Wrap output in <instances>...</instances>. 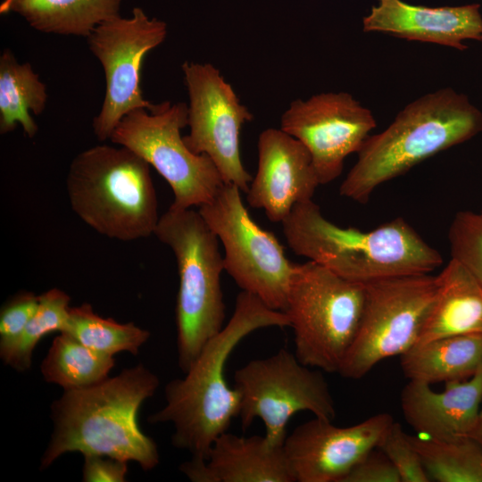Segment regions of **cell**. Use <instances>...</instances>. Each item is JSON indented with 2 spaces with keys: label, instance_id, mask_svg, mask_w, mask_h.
I'll return each mask as SVG.
<instances>
[{
  "label": "cell",
  "instance_id": "4fadbf2b",
  "mask_svg": "<svg viewBox=\"0 0 482 482\" xmlns=\"http://www.w3.org/2000/svg\"><path fill=\"white\" fill-rule=\"evenodd\" d=\"M182 71L188 94L185 144L211 158L224 184L246 193L253 178L241 159L240 133L253 114L212 64L185 62Z\"/></svg>",
  "mask_w": 482,
  "mask_h": 482
},
{
  "label": "cell",
  "instance_id": "6da1fadb",
  "mask_svg": "<svg viewBox=\"0 0 482 482\" xmlns=\"http://www.w3.org/2000/svg\"><path fill=\"white\" fill-rule=\"evenodd\" d=\"M270 327H290L287 314L241 291L231 318L204 346L184 378L166 385V403L148 421L172 424V445L192 459L206 460L214 440L228 431L240 410V394L226 380L227 361L245 337Z\"/></svg>",
  "mask_w": 482,
  "mask_h": 482
},
{
  "label": "cell",
  "instance_id": "d6986e66",
  "mask_svg": "<svg viewBox=\"0 0 482 482\" xmlns=\"http://www.w3.org/2000/svg\"><path fill=\"white\" fill-rule=\"evenodd\" d=\"M180 470L194 482H295L284 445L228 431L214 440L206 460L191 459Z\"/></svg>",
  "mask_w": 482,
  "mask_h": 482
},
{
  "label": "cell",
  "instance_id": "4316f807",
  "mask_svg": "<svg viewBox=\"0 0 482 482\" xmlns=\"http://www.w3.org/2000/svg\"><path fill=\"white\" fill-rule=\"evenodd\" d=\"M38 306L20 339L2 361L17 371H26L32 364L35 347L47 334L62 332L70 314L71 298L64 291L52 288L38 295Z\"/></svg>",
  "mask_w": 482,
  "mask_h": 482
},
{
  "label": "cell",
  "instance_id": "7a4b0ae2",
  "mask_svg": "<svg viewBox=\"0 0 482 482\" xmlns=\"http://www.w3.org/2000/svg\"><path fill=\"white\" fill-rule=\"evenodd\" d=\"M158 386V377L138 363L91 386L64 390L51 406L54 429L40 470L75 452L132 461L144 470L154 469L158 448L141 430L137 414Z\"/></svg>",
  "mask_w": 482,
  "mask_h": 482
},
{
  "label": "cell",
  "instance_id": "ba28073f",
  "mask_svg": "<svg viewBox=\"0 0 482 482\" xmlns=\"http://www.w3.org/2000/svg\"><path fill=\"white\" fill-rule=\"evenodd\" d=\"M187 126V104L170 101L154 104L127 113L110 140L134 152L170 185L171 207L188 209L211 201L224 185L213 162L193 153L181 129Z\"/></svg>",
  "mask_w": 482,
  "mask_h": 482
},
{
  "label": "cell",
  "instance_id": "836d02e7",
  "mask_svg": "<svg viewBox=\"0 0 482 482\" xmlns=\"http://www.w3.org/2000/svg\"><path fill=\"white\" fill-rule=\"evenodd\" d=\"M479 213H480V214H481V216H482V211H481V212H479Z\"/></svg>",
  "mask_w": 482,
  "mask_h": 482
},
{
  "label": "cell",
  "instance_id": "1f68e13d",
  "mask_svg": "<svg viewBox=\"0 0 482 482\" xmlns=\"http://www.w3.org/2000/svg\"><path fill=\"white\" fill-rule=\"evenodd\" d=\"M128 461L103 455L84 456V482H124Z\"/></svg>",
  "mask_w": 482,
  "mask_h": 482
},
{
  "label": "cell",
  "instance_id": "d4e9b609",
  "mask_svg": "<svg viewBox=\"0 0 482 482\" xmlns=\"http://www.w3.org/2000/svg\"><path fill=\"white\" fill-rule=\"evenodd\" d=\"M409 437L431 480L482 482V445L473 437Z\"/></svg>",
  "mask_w": 482,
  "mask_h": 482
},
{
  "label": "cell",
  "instance_id": "7c38bea8",
  "mask_svg": "<svg viewBox=\"0 0 482 482\" xmlns=\"http://www.w3.org/2000/svg\"><path fill=\"white\" fill-rule=\"evenodd\" d=\"M167 33L164 21L135 7L130 17L120 15L104 21L86 37L105 78L104 101L93 120L94 134L99 141L110 139L129 112L153 106L142 93L141 70L146 54L165 40Z\"/></svg>",
  "mask_w": 482,
  "mask_h": 482
},
{
  "label": "cell",
  "instance_id": "ffe728a7",
  "mask_svg": "<svg viewBox=\"0 0 482 482\" xmlns=\"http://www.w3.org/2000/svg\"><path fill=\"white\" fill-rule=\"evenodd\" d=\"M436 294L418 343L451 336L482 335V284L451 258L436 276Z\"/></svg>",
  "mask_w": 482,
  "mask_h": 482
},
{
  "label": "cell",
  "instance_id": "484cf974",
  "mask_svg": "<svg viewBox=\"0 0 482 482\" xmlns=\"http://www.w3.org/2000/svg\"><path fill=\"white\" fill-rule=\"evenodd\" d=\"M62 332L96 352L112 356L121 352L136 355L150 337L148 330L133 322L119 323L99 316L89 303L70 308Z\"/></svg>",
  "mask_w": 482,
  "mask_h": 482
},
{
  "label": "cell",
  "instance_id": "d6a6232c",
  "mask_svg": "<svg viewBox=\"0 0 482 482\" xmlns=\"http://www.w3.org/2000/svg\"><path fill=\"white\" fill-rule=\"evenodd\" d=\"M471 437H473L474 439H476L482 445V403H481V407L479 411L478 423Z\"/></svg>",
  "mask_w": 482,
  "mask_h": 482
},
{
  "label": "cell",
  "instance_id": "30bf717a",
  "mask_svg": "<svg viewBox=\"0 0 482 482\" xmlns=\"http://www.w3.org/2000/svg\"><path fill=\"white\" fill-rule=\"evenodd\" d=\"M240 394L238 418L245 430L254 419L265 426V437L283 445L287 425L297 412L333 420L335 400L321 370L303 364L286 348L262 359L250 361L234 374Z\"/></svg>",
  "mask_w": 482,
  "mask_h": 482
},
{
  "label": "cell",
  "instance_id": "4dcf8cb0",
  "mask_svg": "<svg viewBox=\"0 0 482 482\" xmlns=\"http://www.w3.org/2000/svg\"><path fill=\"white\" fill-rule=\"evenodd\" d=\"M376 448L358 461L341 482H401L391 461Z\"/></svg>",
  "mask_w": 482,
  "mask_h": 482
},
{
  "label": "cell",
  "instance_id": "ac0fdd59",
  "mask_svg": "<svg viewBox=\"0 0 482 482\" xmlns=\"http://www.w3.org/2000/svg\"><path fill=\"white\" fill-rule=\"evenodd\" d=\"M400 403L406 422L427 437L471 436L482 403V368L470 378L446 382L441 392L428 383L409 380Z\"/></svg>",
  "mask_w": 482,
  "mask_h": 482
},
{
  "label": "cell",
  "instance_id": "277c9868",
  "mask_svg": "<svg viewBox=\"0 0 482 482\" xmlns=\"http://www.w3.org/2000/svg\"><path fill=\"white\" fill-rule=\"evenodd\" d=\"M482 131V112L451 87L405 105L383 131L370 135L343 180L340 195L366 204L374 190L421 162Z\"/></svg>",
  "mask_w": 482,
  "mask_h": 482
},
{
  "label": "cell",
  "instance_id": "f1b7e54d",
  "mask_svg": "<svg viewBox=\"0 0 482 482\" xmlns=\"http://www.w3.org/2000/svg\"><path fill=\"white\" fill-rule=\"evenodd\" d=\"M376 448L394 465L401 482L431 481L419 453L400 423L394 421L388 427Z\"/></svg>",
  "mask_w": 482,
  "mask_h": 482
},
{
  "label": "cell",
  "instance_id": "3957f363",
  "mask_svg": "<svg viewBox=\"0 0 482 482\" xmlns=\"http://www.w3.org/2000/svg\"><path fill=\"white\" fill-rule=\"evenodd\" d=\"M281 224L295 254L355 283L428 274L443 263L439 252L402 218L369 231L343 228L311 199L295 204Z\"/></svg>",
  "mask_w": 482,
  "mask_h": 482
},
{
  "label": "cell",
  "instance_id": "cb8c5ba5",
  "mask_svg": "<svg viewBox=\"0 0 482 482\" xmlns=\"http://www.w3.org/2000/svg\"><path fill=\"white\" fill-rule=\"evenodd\" d=\"M115 365L113 356L96 352L60 332L44 358L40 370L44 379L64 390L91 386L109 378Z\"/></svg>",
  "mask_w": 482,
  "mask_h": 482
},
{
  "label": "cell",
  "instance_id": "f546056e",
  "mask_svg": "<svg viewBox=\"0 0 482 482\" xmlns=\"http://www.w3.org/2000/svg\"><path fill=\"white\" fill-rule=\"evenodd\" d=\"M39 297L32 292H19L0 311V357L14 347L38 306Z\"/></svg>",
  "mask_w": 482,
  "mask_h": 482
},
{
  "label": "cell",
  "instance_id": "603a6c76",
  "mask_svg": "<svg viewBox=\"0 0 482 482\" xmlns=\"http://www.w3.org/2000/svg\"><path fill=\"white\" fill-rule=\"evenodd\" d=\"M46 86L29 62L20 63L12 52L0 56V133L7 134L21 125L32 138L38 128L33 115H40L47 103Z\"/></svg>",
  "mask_w": 482,
  "mask_h": 482
},
{
  "label": "cell",
  "instance_id": "5bb4252c",
  "mask_svg": "<svg viewBox=\"0 0 482 482\" xmlns=\"http://www.w3.org/2000/svg\"><path fill=\"white\" fill-rule=\"evenodd\" d=\"M376 126L372 112L346 92L295 99L280 119V129L308 149L320 185L340 176L345 158L360 151Z\"/></svg>",
  "mask_w": 482,
  "mask_h": 482
},
{
  "label": "cell",
  "instance_id": "83f0119b",
  "mask_svg": "<svg viewBox=\"0 0 482 482\" xmlns=\"http://www.w3.org/2000/svg\"><path fill=\"white\" fill-rule=\"evenodd\" d=\"M452 258L482 284V216L470 211L455 214L448 231Z\"/></svg>",
  "mask_w": 482,
  "mask_h": 482
},
{
  "label": "cell",
  "instance_id": "44dd1931",
  "mask_svg": "<svg viewBox=\"0 0 482 482\" xmlns=\"http://www.w3.org/2000/svg\"><path fill=\"white\" fill-rule=\"evenodd\" d=\"M400 359L409 380L428 384L464 380L482 368V335H459L414 345Z\"/></svg>",
  "mask_w": 482,
  "mask_h": 482
},
{
  "label": "cell",
  "instance_id": "52a82bcc",
  "mask_svg": "<svg viewBox=\"0 0 482 482\" xmlns=\"http://www.w3.org/2000/svg\"><path fill=\"white\" fill-rule=\"evenodd\" d=\"M364 298L363 284L312 261L294 263L284 312L294 331L296 358L338 373L358 331Z\"/></svg>",
  "mask_w": 482,
  "mask_h": 482
},
{
  "label": "cell",
  "instance_id": "e0dca14e",
  "mask_svg": "<svg viewBox=\"0 0 482 482\" xmlns=\"http://www.w3.org/2000/svg\"><path fill=\"white\" fill-rule=\"evenodd\" d=\"M362 29L463 51L465 41H482V14L479 4L429 7L377 0L362 19Z\"/></svg>",
  "mask_w": 482,
  "mask_h": 482
},
{
  "label": "cell",
  "instance_id": "8fae6325",
  "mask_svg": "<svg viewBox=\"0 0 482 482\" xmlns=\"http://www.w3.org/2000/svg\"><path fill=\"white\" fill-rule=\"evenodd\" d=\"M241 192L224 184L198 212L223 246L224 270L242 291L284 312L294 263L273 233L252 219Z\"/></svg>",
  "mask_w": 482,
  "mask_h": 482
},
{
  "label": "cell",
  "instance_id": "9c48e42d",
  "mask_svg": "<svg viewBox=\"0 0 482 482\" xmlns=\"http://www.w3.org/2000/svg\"><path fill=\"white\" fill-rule=\"evenodd\" d=\"M354 340L338 370L360 379L384 359L401 356L419 341L434 303L436 276L414 274L365 284Z\"/></svg>",
  "mask_w": 482,
  "mask_h": 482
},
{
  "label": "cell",
  "instance_id": "7402d4cb",
  "mask_svg": "<svg viewBox=\"0 0 482 482\" xmlns=\"http://www.w3.org/2000/svg\"><path fill=\"white\" fill-rule=\"evenodd\" d=\"M121 0H2L0 12L21 16L37 31L87 37L120 16Z\"/></svg>",
  "mask_w": 482,
  "mask_h": 482
},
{
  "label": "cell",
  "instance_id": "9a60e30c",
  "mask_svg": "<svg viewBox=\"0 0 482 482\" xmlns=\"http://www.w3.org/2000/svg\"><path fill=\"white\" fill-rule=\"evenodd\" d=\"M332 421L314 417L287 436L284 451L295 482H341L395 420L382 412L348 427Z\"/></svg>",
  "mask_w": 482,
  "mask_h": 482
},
{
  "label": "cell",
  "instance_id": "8992f818",
  "mask_svg": "<svg viewBox=\"0 0 482 482\" xmlns=\"http://www.w3.org/2000/svg\"><path fill=\"white\" fill-rule=\"evenodd\" d=\"M174 253L179 272L175 319L178 363L186 373L208 341L224 327V270L219 239L198 211L170 206L154 234Z\"/></svg>",
  "mask_w": 482,
  "mask_h": 482
},
{
  "label": "cell",
  "instance_id": "5b68a950",
  "mask_svg": "<svg viewBox=\"0 0 482 482\" xmlns=\"http://www.w3.org/2000/svg\"><path fill=\"white\" fill-rule=\"evenodd\" d=\"M99 145L70 164L66 190L72 211L109 238L134 241L154 234L158 203L150 165L127 147Z\"/></svg>",
  "mask_w": 482,
  "mask_h": 482
},
{
  "label": "cell",
  "instance_id": "2e32d148",
  "mask_svg": "<svg viewBox=\"0 0 482 482\" xmlns=\"http://www.w3.org/2000/svg\"><path fill=\"white\" fill-rule=\"evenodd\" d=\"M320 180L304 145L281 129L259 135L258 168L246 192L251 207L262 209L272 222H282L293 207L312 199Z\"/></svg>",
  "mask_w": 482,
  "mask_h": 482
}]
</instances>
